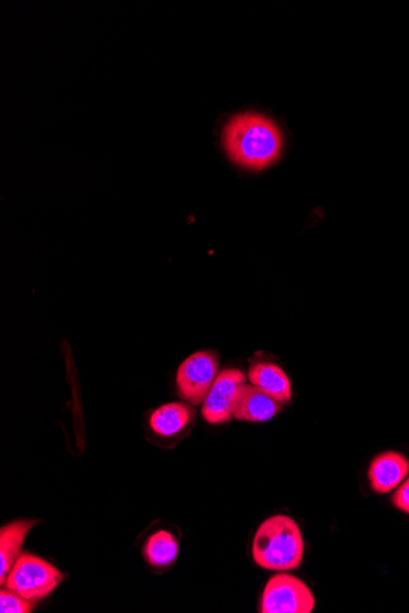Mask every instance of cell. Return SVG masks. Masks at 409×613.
Returning <instances> with one entry per match:
<instances>
[{"mask_svg": "<svg viewBox=\"0 0 409 613\" xmlns=\"http://www.w3.org/2000/svg\"><path fill=\"white\" fill-rule=\"evenodd\" d=\"M229 158L250 171H263L281 156L283 138L271 119L261 114H239L229 120L223 133Z\"/></svg>", "mask_w": 409, "mask_h": 613, "instance_id": "6da1fadb", "label": "cell"}, {"mask_svg": "<svg viewBox=\"0 0 409 613\" xmlns=\"http://www.w3.org/2000/svg\"><path fill=\"white\" fill-rule=\"evenodd\" d=\"M252 555L256 565L267 571H294L302 565L304 557L301 528L283 514L266 519L256 530Z\"/></svg>", "mask_w": 409, "mask_h": 613, "instance_id": "7a4b0ae2", "label": "cell"}, {"mask_svg": "<svg viewBox=\"0 0 409 613\" xmlns=\"http://www.w3.org/2000/svg\"><path fill=\"white\" fill-rule=\"evenodd\" d=\"M64 578L57 567L43 558L21 552L4 585L23 598L37 602L51 595Z\"/></svg>", "mask_w": 409, "mask_h": 613, "instance_id": "3957f363", "label": "cell"}, {"mask_svg": "<svg viewBox=\"0 0 409 613\" xmlns=\"http://www.w3.org/2000/svg\"><path fill=\"white\" fill-rule=\"evenodd\" d=\"M315 598L302 579L288 573H278L270 578L261 598L263 613H312Z\"/></svg>", "mask_w": 409, "mask_h": 613, "instance_id": "277c9868", "label": "cell"}, {"mask_svg": "<svg viewBox=\"0 0 409 613\" xmlns=\"http://www.w3.org/2000/svg\"><path fill=\"white\" fill-rule=\"evenodd\" d=\"M220 359L214 352H198L185 359L177 372L179 396L185 402L198 407L204 403L207 393L220 372Z\"/></svg>", "mask_w": 409, "mask_h": 613, "instance_id": "5b68a950", "label": "cell"}, {"mask_svg": "<svg viewBox=\"0 0 409 613\" xmlns=\"http://www.w3.org/2000/svg\"><path fill=\"white\" fill-rule=\"evenodd\" d=\"M245 382V375L238 369H225L217 375L214 385L201 404V414L212 425L229 423L232 407L239 386Z\"/></svg>", "mask_w": 409, "mask_h": 613, "instance_id": "8992f818", "label": "cell"}, {"mask_svg": "<svg viewBox=\"0 0 409 613\" xmlns=\"http://www.w3.org/2000/svg\"><path fill=\"white\" fill-rule=\"evenodd\" d=\"M281 405L258 387L244 382L239 386L234 399L232 417L249 423H264L275 418L281 410Z\"/></svg>", "mask_w": 409, "mask_h": 613, "instance_id": "52a82bcc", "label": "cell"}, {"mask_svg": "<svg viewBox=\"0 0 409 613\" xmlns=\"http://www.w3.org/2000/svg\"><path fill=\"white\" fill-rule=\"evenodd\" d=\"M409 459L400 452H384L370 463L368 478L376 494L384 495L394 491L407 479Z\"/></svg>", "mask_w": 409, "mask_h": 613, "instance_id": "ba28073f", "label": "cell"}, {"mask_svg": "<svg viewBox=\"0 0 409 613\" xmlns=\"http://www.w3.org/2000/svg\"><path fill=\"white\" fill-rule=\"evenodd\" d=\"M195 410L189 403L174 402L161 405L150 417V428L163 439H172L193 425Z\"/></svg>", "mask_w": 409, "mask_h": 613, "instance_id": "9c48e42d", "label": "cell"}, {"mask_svg": "<svg viewBox=\"0 0 409 613\" xmlns=\"http://www.w3.org/2000/svg\"><path fill=\"white\" fill-rule=\"evenodd\" d=\"M248 379L253 386L269 394L281 404L288 403L292 397V386L286 372L271 363H256L250 366Z\"/></svg>", "mask_w": 409, "mask_h": 613, "instance_id": "30bf717a", "label": "cell"}, {"mask_svg": "<svg viewBox=\"0 0 409 613\" xmlns=\"http://www.w3.org/2000/svg\"><path fill=\"white\" fill-rule=\"evenodd\" d=\"M36 524V521H16L4 525L0 530V584H5L15 561L21 555V547L27 535Z\"/></svg>", "mask_w": 409, "mask_h": 613, "instance_id": "8fae6325", "label": "cell"}, {"mask_svg": "<svg viewBox=\"0 0 409 613\" xmlns=\"http://www.w3.org/2000/svg\"><path fill=\"white\" fill-rule=\"evenodd\" d=\"M179 543L176 535L168 530H157L145 541L143 556L151 567L165 569L176 562Z\"/></svg>", "mask_w": 409, "mask_h": 613, "instance_id": "7c38bea8", "label": "cell"}, {"mask_svg": "<svg viewBox=\"0 0 409 613\" xmlns=\"http://www.w3.org/2000/svg\"><path fill=\"white\" fill-rule=\"evenodd\" d=\"M35 610V602L27 600L9 589L0 591V612L31 613Z\"/></svg>", "mask_w": 409, "mask_h": 613, "instance_id": "4fadbf2b", "label": "cell"}, {"mask_svg": "<svg viewBox=\"0 0 409 613\" xmlns=\"http://www.w3.org/2000/svg\"><path fill=\"white\" fill-rule=\"evenodd\" d=\"M392 502L400 511L409 514V478L398 486L394 496H392Z\"/></svg>", "mask_w": 409, "mask_h": 613, "instance_id": "5bb4252c", "label": "cell"}]
</instances>
